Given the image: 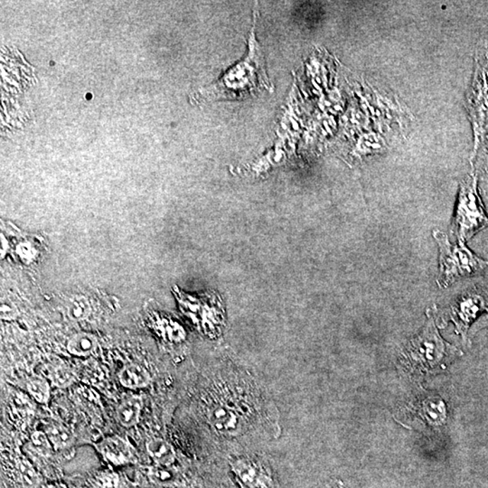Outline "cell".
I'll return each mask as SVG.
<instances>
[{"label": "cell", "instance_id": "1", "mask_svg": "<svg viewBox=\"0 0 488 488\" xmlns=\"http://www.w3.org/2000/svg\"><path fill=\"white\" fill-rule=\"evenodd\" d=\"M206 422L216 436L237 439L273 431L277 424L273 404L249 374H220L205 405Z\"/></svg>", "mask_w": 488, "mask_h": 488}, {"label": "cell", "instance_id": "2", "mask_svg": "<svg viewBox=\"0 0 488 488\" xmlns=\"http://www.w3.org/2000/svg\"><path fill=\"white\" fill-rule=\"evenodd\" d=\"M460 354L439 334L434 316L422 331L410 339L400 353V363L410 373L432 374L445 369Z\"/></svg>", "mask_w": 488, "mask_h": 488}, {"label": "cell", "instance_id": "3", "mask_svg": "<svg viewBox=\"0 0 488 488\" xmlns=\"http://www.w3.org/2000/svg\"><path fill=\"white\" fill-rule=\"evenodd\" d=\"M263 88L270 89V83L263 51L255 40L253 30L248 56L213 86L209 93L213 99H241Z\"/></svg>", "mask_w": 488, "mask_h": 488}, {"label": "cell", "instance_id": "4", "mask_svg": "<svg viewBox=\"0 0 488 488\" xmlns=\"http://www.w3.org/2000/svg\"><path fill=\"white\" fill-rule=\"evenodd\" d=\"M439 251L438 284L445 289L456 281L473 277L488 268V261L483 260L470 251L465 242L451 244L447 235L441 231L433 232Z\"/></svg>", "mask_w": 488, "mask_h": 488}, {"label": "cell", "instance_id": "5", "mask_svg": "<svg viewBox=\"0 0 488 488\" xmlns=\"http://www.w3.org/2000/svg\"><path fill=\"white\" fill-rule=\"evenodd\" d=\"M487 226L488 216L478 196L476 177H471L461 184L451 232L465 242Z\"/></svg>", "mask_w": 488, "mask_h": 488}, {"label": "cell", "instance_id": "6", "mask_svg": "<svg viewBox=\"0 0 488 488\" xmlns=\"http://www.w3.org/2000/svg\"><path fill=\"white\" fill-rule=\"evenodd\" d=\"M174 295L177 296L184 313L189 315L192 319L198 316L197 319L201 322L206 333H213L215 335L216 332L224 325V309L221 299L215 293H205L198 297L191 296L181 292L176 287Z\"/></svg>", "mask_w": 488, "mask_h": 488}, {"label": "cell", "instance_id": "7", "mask_svg": "<svg viewBox=\"0 0 488 488\" xmlns=\"http://www.w3.org/2000/svg\"><path fill=\"white\" fill-rule=\"evenodd\" d=\"M488 310V292L483 287H474L457 297L449 309V319L456 331L466 338L470 326L477 316Z\"/></svg>", "mask_w": 488, "mask_h": 488}, {"label": "cell", "instance_id": "8", "mask_svg": "<svg viewBox=\"0 0 488 488\" xmlns=\"http://www.w3.org/2000/svg\"><path fill=\"white\" fill-rule=\"evenodd\" d=\"M231 467L242 488H274L269 465L258 456H239L231 460Z\"/></svg>", "mask_w": 488, "mask_h": 488}, {"label": "cell", "instance_id": "9", "mask_svg": "<svg viewBox=\"0 0 488 488\" xmlns=\"http://www.w3.org/2000/svg\"><path fill=\"white\" fill-rule=\"evenodd\" d=\"M96 448L105 460L113 465L127 464L133 458L129 442L117 435L103 439L96 444Z\"/></svg>", "mask_w": 488, "mask_h": 488}, {"label": "cell", "instance_id": "10", "mask_svg": "<svg viewBox=\"0 0 488 488\" xmlns=\"http://www.w3.org/2000/svg\"><path fill=\"white\" fill-rule=\"evenodd\" d=\"M119 383L128 389H142L151 382L150 374L144 367L138 364H129L119 374Z\"/></svg>", "mask_w": 488, "mask_h": 488}, {"label": "cell", "instance_id": "11", "mask_svg": "<svg viewBox=\"0 0 488 488\" xmlns=\"http://www.w3.org/2000/svg\"><path fill=\"white\" fill-rule=\"evenodd\" d=\"M142 408V400L138 397L122 400L116 410L117 419L124 428H132L140 422Z\"/></svg>", "mask_w": 488, "mask_h": 488}, {"label": "cell", "instance_id": "12", "mask_svg": "<svg viewBox=\"0 0 488 488\" xmlns=\"http://www.w3.org/2000/svg\"><path fill=\"white\" fill-rule=\"evenodd\" d=\"M47 435L52 446L57 451H69L73 448L74 439L72 432L61 423H51L47 427Z\"/></svg>", "mask_w": 488, "mask_h": 488}, {"label": "cell", "instance_id": "13", "mask_svg": "<svg viewBox=\"0 0 488 488\" xmlns=\"http://www.w3.org/2000/svg\"><path fill=\"white\" fill-rule=\"evenodd\" d=\"M147 451L152 460L160 466H169L174 460L172 446L162 439H153L148 441Z\"/></svg>", "mask_w": 488, "mask_h": 488}, {"label": "cell", "instance_id": "14", "mask_svg": "<svg viewBox=\"0 0 488 488\" xmlns=\"http://www.w3.org/2000/svg\"><path fill=\"white\" fill-rule=\"evenodd\" d=\"M28 392L37 403L45 404L50 399L51 389L49 383L43 378H31L27 383Z\"/></svg>", "mask_w": 488, "mask_h": 488}, {"label": "cell", "instance_id": "15", "mask_svg": "<svg viewBox=\"0 0 488 488\" xmlns=\"http://www.w3.org/2000/svg\"><path fill=\"white\" fill-rule=\"evenodd\" d=\"M95 347V340L90 335H78L71 341L69 350L71 353L76 355H86L90 353Z\"/></svg>", "mask_w": 488, "mask_h": 488}, {"label": "cell", "instance_id": "16", "mask_svg": "<svg viewBox=\"0 0 488 488\" xmlns=\"http://www.w3.org/2000/svg\"><path fill=\"white\" fill-rule=\"evenodd\" d=\"M30 446L35 452L41 456L50 455L53 448L47 433L42 432H35L31 435Z\"/></svg>", "mask_w": 488, "mask_h": 488}, {"label": "cell", "instance_id": "17", "mask_svg": "<svg viewBox=\"0 0 488 488\" xmlns=\"http://www.w3.org/2000/svg\"><path fill=\"white\" fill-rule=\"evenodd\" d=\"M74 374L66 368H60L51 374V379L56 386L64 388L71 386L74 381Z\"/></svg>", "mask_w": 488, "mask_h": 488}, {"label": "cell", "instance_id": "18", "mask_svg": "<svg viewBox=\"0 0 488 488\" xmlns=\"http://www.w3.org/2000/svg\"><path fill=\"white\" fill-rule=\"evenodd\" d=\"M487 323H488V318H487Z\"/></svg>", "mask_w": 488, "mask_h": 488}]
</instances>
